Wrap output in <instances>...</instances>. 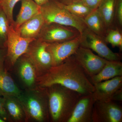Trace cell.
<instances>
[{
  "label": "cell",
  "mask_w": 122,
  "mask_h": 122,
  "mask_svg": "<svg viewBox=\"0 0 122 122\" xmlns=\"http://www.w3.org/2000/svg\"><path fill=\"white\" fill-rule=\"evenodd\" d=\"M63 5L65 8L70 12L82 19L85 18L94 10L79 2Z\"/></svg>",
  "instance_id": "cell-22"
},
{
  "label": "cell",
  "mask_w": 122,
  "mask_h": 122,
  "mask_svg": "<svg viewBox=\"0 0 122 122\" xmlns=\"http://www.w3.org/2000/svg\"><path fill=\"white\" fill-rule=\"evenodd\" d=\"M21 0H0V7L7 16L10 25H13V12L16 5Z\"/></svg>",
  "instance_id": "cell-25"
},
{
  "label": "cell",
  "mask_w": 122,
  "mask_h": 122,
  "mask_svg": "<svg viewBox=\"0 0 122 122\" xmlns=\"http://www.w3.org/2000/svg\"><path fill=\"white\" fill-rule=\"evenodd\" d=\"M58 84L73 90L81 95L92 94L94 85L74 55L59 65L52 66L38 77L36 86L46 88Z\"/></svg>",
  "instance_id": "cell-1"
},
{
  "label": "cell",
  "mask_w": 122,
  "mask_h": 122,
  "mask_svg": "<svg viewBox=\"0 0 122 122\" xmlns=\"http://www.w3.org/2000/svg\"><path fill=\"white\" fill-rule=\"evenodd\" d=\"M92 120V122H122V107L114 101H95Z\"/></svg>",
  "instance_id": "cell-9"
},
{
  "label": "cell",
  "mask_w": 122,
  "mask_h": 122,
  "mask_svg": "<svg viewBox=\"0 0 122 122\" xmlns=\"http://www.w3.org/2000/svg\"><path fill=\"white\" fill-rule=\"evenodd\" d=\"M80 39V46L94 51L99 56L108 61H121V54L113 52L107 46L105 39L88 28L81 34Z\"/></svg>",
  "instance_id": "cell-7"
},
{
  "label": "cell",
  "mask_w": 122,
  "mask_h": 122,
  "mask_svg": "<svg viewBox=\"0 0 122 122\" xmlns=\"http://www.w3.org/2000/svg\"><path fill=\"white\" fill-rule=\"evenodd\" d=\"M45 24L44 17L41 13L22 24L16 30L22 37L36 39Z\"/></svg>",
  "instance_id": "cell-15"
},
{
  "label": "cell",
  "mask_w": 122,
  "mask_h": 122,
  "mask_svg": "<svg viewBox=\"0 0 122 122\" xmlns=\"http://www.w3.org/2000/svg\"><path fill=\"white\" fill-rule=\"evenodd\" d=\"M7 50L6 48H0V67L4 65L6 58Z\"/></svg>",
  "instance_id": "cell-29"
},
{
  "label": "cell",
  "mask_w": 122,
  "mask_h": 122,
  "mask_svg": "<svg viewBox=\"0 0 122 122\" xmlns=\"http://www.w3.org/2000/svg\"><path fill=\"white\" fill-rule=\"evenodd\" d=\"M104 0H81L78 1L92 10L96 9Z\"/></svg>",
  "instance_id": "cell-27"
},
{
  "label": "cell",
  "mask_w": 122,
  "mask_h": 122,
  "mask_svg": "<svg viewBox=\"0 0 122 122\" xmlns=\"http://www.w3.org/2000/svg\"><path fill=\"white\" fill-rule=\"evenodd\" d=\"M74 55L89 78L99 73L107 61L94 54L90 49L81 46Z\"/></svg>",
  "instance_id": "cell-11"
},
{
  "label": "cell",
  "mask_w": 122,
  "mask_h": 122,
  "mask_svg": "<svg viewBox=\"0 0 122 122\" xmlns=\"http://www.w3.org/2000/svg\"><path fill=\"white\" fill-rule=\"evenodd\" d=\"M95 101L92 94L82 95L67 122H92V112Z\"/></svg>",
  "instance_id": "cell-12"
},
{
  "label": "cell",
  "mask_w": 122,
  "mask_h": 122,
  "mask_svg": "<svg viewBox=\"0 0 122 122\" xmlns=\"http://www.w3.org/2000/svg\"><path fill=\"white\" fill-rule=\"evenodd\" d=\"M93 85L94 91L92 95L95 101H112L116 92L122 88V76H117Z\"/></svg>",
  "instance_id": "cell-13"
},
{
  "label": "cell",
  "mask_w": 122,
  "mask_h": 122,
  "mask_svg": "<svg viewBox=\"0 0 122 122\" xmlns=\"http://www.w3.org/2000/svg\"><path fill=\"white\" fill-rule=\"evenodd\" d=\"M116 0H104L97 10L107 31L117 28L115 22Z\"/></svg>",
  "instance_id": "cell-19"
},
{
  "label": "cell",
  "mask_w": 122,
  "mask_h": 122,
  "mask_svg": "<svg viewBox=\"0 0 122 122\" xmlns=\"http://www.w3.org/2000/svg\"><path fill=\"white\" fill-rule=\"evenodd\" d=\"M41 9L45 23L71 26L77 29L81 34L87 28L83 19L71 13L63 4L56 0H49L41 6Z\"/></svg>",
  "instance_id": "cell-4"
},
{
  "label": "cell",
  "mask_w": 122,
  "mask_h": 122,
  "mask_svg": "<svg viewBox=\"0 0 122 122\" xmlns=\"http://www.w3.org/2000/svg\"><path fill=\"white\" fill-rule=\"evenodd\" d=\"M25 115V121H50L48 97L46 88L36 87L21 92L18 98Z\"/></svg>",
  "instance_id": "cell-3"
},
{
  "label": "cell",
  "mask_w": 122,
  "mask_h": 122,
  "mask_svg": "<svg viewBox=\"0 0 122 122\" xmlns=\"http://www.w3.org/2000/svg\"><path fill=\"white\" fill-rule=\"evenodd\" d=\"M38 5L41 7L49 1V0H34Z\"/></svg>",
  "instance_id": "cell-32"
},
{
  "label": "cell",
  "mask_w": 122,
  "mask_h": 122,
  "mask_svg": "<svg viewBox=\"0 0 122 122\" xmlns=\"http://www.w3.org/2000/svg\"><path fill=\"white\" fill-rule=\"evenodd\" d=\"M81 34L73 27L55 23H45L37 39L48 43H55L74 39Z\"/></svg>",
  "instance_id": "cell-8"
},
{
  "label": "cell",
  "mask_w": 122,
  "mask_h": 122,
  "mask_svg": "<svg viewBox=\"0 0 122 122\" xmlns=\"http://www.w3.org/2000/svg\"><path fill=\"white\" fill-rule=\"evenodd\" d=\"M35 39L22 37L15 30L13 25H10L5 48L7 50L5 60L8 68L15 65L20 57L26 53L29 46Z\"/></svg>",
  "instance_id": "cell-5"
},
{
  "label": "cell",
  "mask_w": 122,
  "mask_h": 122,
  "mask_svg": "<svg viewBox=\"0 0 122 122\" xmlns=\"http://www.w3.org/2000/svg\"><path fill=\"white\" fill-rule=\"evenodd\" d=\"M10 25L7 16L0 7V48H6Z\"/></svg>",
  "instance_id": "cell-23"
},
{
  "label": "cell",
  "mask_w": 122,
  "mask_h": 122,
  "mask_svg": "<svg viewBox=\"0 0 122 122\" xmlns=\"http://www.w3.org/2000/svg\"><path fill=\"white\" fill-rule=\"evenodd\" d=\"M0 122H5V121L0 117Z\"/></svg>",
  "instance_id": "cell-33"
},
{
  "label": "cell",
  "mask_w": 122,
  "mask_h": 122,
  "mask_svg": "<svg viewBox=\"0 0 122 122\" xmlns=\"http://www.w3.org/2000/svg\"><path fill=\"white\" fill-rule=\"evenodd\" d=\"M83 20L89 29L96 35L105 39L107 30L97 9L93 10Z\"/></svg>",
  "instance_id": "cell-20"
},
{
  "label": "cell",
  "mask_w": 122,
  "mask_h": 122,
  "mask_svg": "<svg viewBox=\"0 0 122 122\" xmlns=\"http://www.w3.org/2000/svg\"><path fill=\"white\" fill-rule=\"evenodd\" d=\"M21 92L4 65L1 66L0 67V96L18 98Z\"/></svg>",
  "instance_id": "cell-16"
},
{
  "label": "cell",
  "mask_w": 122,
  "mask_h": 122,
  "mask_svg": "<svg viewBox=\"0 0 122 122\" xmlns=\"http://www.w3.org/2000/svg\"><path fill=\"white\" fill-rule=\"evenodd\" d=\"M119 76H122V63L121 61L107 60L102 70L89 78L94 84Z\"/></svg>",
  "instance_id": "cell-18"
},
{
  "label": "cell",
  "mask_w": 122,
  "mask_h": 122,
  "mask_svg": "<svg viewBox=\"0 0 122 122\" xmlns=\"http://www.w3.org/2000/svg\"><path fill=\"white\" fill-rule=\"evenodd\" d=\"M45 88L48 97L50 121L67 122L81 95L58 84Z\"/></svg>",
  "instance_id": "cell-2"
},
{
  "label": "cell",
  "mask_w": 122,
  "mask_h": 122,
  "mask_svg": "<svg viewBox=\"0 0 122 122\" xmlns=\"http://www.w3.org/2000/svg\"><path fill=\"white\" fill-rule=\"evenodd\" d=\"M5 110L11 120L16 122L25 121V115L22 106L17 98L4 97Z\"/></svg>",
  "instance_id": "cell-21"
},
{
  "label": "cell",
  "mask_w": 122,
  "mask_h": 122,
  "mask_svg": "<svg viewBox=\"0 0 122 122\" xmlns=\"http://www.w3.org/2000/svg\"><path fill=\"white\" fill-rule=\"evenodd\" d=\"M122 30L117 28L111 29L107 31L105 39L106 43L110 44L113 47H118L122 49Z\"/></svg>",
  "instance_id": "cell-24"
},
{
  "label": "cell",
  "mask_w": 122,
  "mask_h": 122,
  "mask_svg": "<svg viewBox=\"0 0 122 122\" xmlns=\"http://www.w3.org/2000/svg\"><path fill=\"white\" fill-rule=\"evenodd\" d=\"M80 36L66 41L48 43L46 49L51 56L52 66L59 65L74 54L81 45Z\"/></svg>",
  "instance_id": "cell-10"
},
{
  "label": "cell",
  "mask_w": 122,
  "mask_h": 122,
  "mask_svg": "<svg viewBox=\"0 0 122 122\" xmlns=\"http://www.w3.org/2000/svg\"><path fill=\"white\" fill-rule=\"evenodd\" d=\"M112 101L114 102H122V88L119 89L116 92L112 98Z\"/></svg>",
  "instance_id": "cell-30"
},
{
  "label": "cell",
  "mask_w": 122,
  "mask_h": 122,
  "mask_svg": "<svg viewBox=\"0 0 122 122\" xmlns=\"http://www.w3.org/2000/svg\"><path fill=\"white\" fill-rule=\"evenodd\" d=\"M18 74L27 89L36 87L37 76L33 63L25 54L15 63ZM14 65V66H15Z\"/></svg>",
  "instance_id": "cell-14"
},
{
  "label": "cell",
  "mask_w": 122,
  "mask_h": 122,
  "mask_svg": "<svg viewBox=\"0 0 122 122\" xmlns=\"http://www.w3.org/2000/svg\"><path fill=\"white\" fill-rule=\"evenodd\" d=\"M116 28L122 30V0H116L115 15Z\"/></svg>",
  "instance_id": "cell-26"
},
{
  "label": "cell",
  "mask_w": 122,
  "mask_h": 122,
  "mask_svg": "<svg viewBox=\"0 0 122 122\" xmlns=\"http://www.w3.org/2000/svg\"><path fill=\"white\" fill-rule=\"evenodd\" d=\"M48 44L39 39H35L30 43L25 54L33 63L37 78L52 67L51 56L46 49Z\"/></svg>",
  "instance_id": "cell-6"
},
{
  "label": "cell",
  "mask_w": 122,
  "mask_h": 122,
  "mask_svg": "<svg viewBox=\"0 0 122 122\" xmlns=\"http://www.w3.org/2000/svg\"><path fill=\"white\" fill-rule=\"evenodd\" d=\"M21 6L19 13L13 24L15 30L25 22L41 13V7L34 0H21Z\"/></svg>",
  "instance_id": "cell-17"
},
{
  "label": "cell",
  "mask_w": 122,
  "mask_h": 122,
  "mask_svg": "<svg viewBox=\"0 0 122 122\" xmlns=\"http://www.w3.org/2000/svg\"><path fill=\"white\" fill-rule=\"evenodd\" d=\"M62 4L68 5L74 2H78L81 0H56Z\"/></svg>",
  "instance_id": "cell-31"
},
{
  "label": "cell",
  "mask_w": 122,
  "mask_h": 122,
  "mask_svg": "<svg viewBox=\"0 0 122 122\" xmlns=\"http://www.w3.org/2000/svg\"><path fill=\"white\" fill-rule=\"evenodd\" d=\"M0 117L5 122L11 120L5 107L4 98V97L1 96H0Z\"/></svg>",
  "instance_id": "cell-28"
}]
</instances>
